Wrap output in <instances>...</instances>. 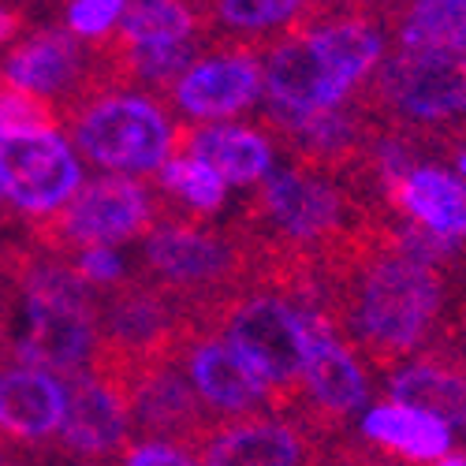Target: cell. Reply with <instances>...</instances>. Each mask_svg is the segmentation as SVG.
Here are the masks:
<instances>
[{
  "label": "cell",
  "instance_id": "obj_28",
  "mask_svg": "<svg viewBox=\"0 0 466 466\" xmlns=\"http://www.w3.org/2000/svg\"><path fill=\"white\" fill-rule=\"evenodd\" d=\"M0 321H8V284L0 277Z\"/></svg>",
  "mask_w": 466,
  "mask_h": 466
},
{
  "label": "cell",
  "instance_id": "obj_7",
  "mask_svg": "<svg viewBox=\"0 0 466 466\" xmlns=\"http://www.w3.org/2000/svg\"><path fill=\"white\" fill-rule=\"evenodd\" d=\"M124 400L131 418V441L172 444L198 459L202 444L220 430L179 362H153L135 370L124 384Z\"/></svg>",
  "mask_w": 466,
  "mask_h": 466
},
{
  "label": "cell",
  "instance_id": "obj_27",
  "mask_svg": "<svg viewBox=\"0 0 466 466\" xmlns=\"http://www.w3.org/2000/svg\"><path fill=\"white\" fill-rule=\"evenodd\" d=\"M430 466H466V448H462V451H448V455L433 459Z\"/></svg>",
  "mask_w": 466,
  "mask_h": 466
},
{
  "label": "cell",
  "instance_id": "obj_6",
  "mask_svg": "<svg viewBox=\"0 0 466 466\" xmlns=\"http://www.w3.org/2000/svg\"><path fill=\"white\" fill-rule=\"evenodd\" d=\"M71 131V146L97 168L153 176L172 153L176 116L149 94L112 90L71 108L64 120Z\"/></svg>",
  "mask_w": 466,
  "mask_h": 466
},
{
  "label": "cell",
  "instance_id": "obj_10",
  "mask_svg": "<svg viewBox=\"0 0 466 466\" xmlns=\"http://www.w3.org/2000/svg\"><path fill=\"white\" fill-rule=\"evenodd\" d=\"M176 362L183 366L187 380L194 384V392H198L202 407L209 410L217 425L254 418V414H273V407H268V384L220 336L190 329L176 351Z\"/></svg>",
  "mask_w": 466,
  "mask_h": 466
},
{
  "label": "cell",
  "instance_id": "obj_8",
  "mask_svg": "<svg viewBox=\"0 0 466 466\" xmlns=\"http://www.w3.org/2000/svg\"><path fill=\"white\" fill-rule=\"evenodd\" d=\"M0 75L8 83L46 97L49 105L56 101L60 120L86 105L90 97H101L97 75H94V53L90 42L75 37L67 26H42L34 30L26 42H19L15 49L5 53L0 60Z\"/></svg>",
  "mask_w": 466,
  "mask_h": 466
},
{
  "label": "cell",
  "instance_id": "obj_13",
  "mask_svg": "<svg viewBox=\"0 0 466 466\" xmlns=\"http://www.w3.org/2000/svg\"><path fill=\"white\" fill-rule=\"evenodd\" d=\"M23 306H26V336L12 343V362L46 370L53 377L90 370L97 347V306H67V302H23Z\"/></svg>",
  "mask_w": 466,
  "mask_h": 466
},
{
  "label": "cell",
  "instance_id": "obj_12",
  "mask_svg": "<svg viewBox=\"0 0 466 466\" xmlns=\"http://www.w3.org/2000/svg\"><path fill=\"white\" fill-rule=\"evenodd\" d=\"M261 94V56L250 53H213L183 71L165 94L168 112L183 124H217L258 105Z\"/></svg>",
  "mask_w": 466,
  "mask_h": 466
},
{
  "label": "cell",
  "instance_id": "obj_30",
  "mask_svg": "<svg viewBox=\"0 0 466 466\" xmlns=\"http://www.w3.org/2000/svg\"><path fill=\"white\" fill-rule=\"evenodd\" d=\"M49 5H67V0H42V8H49Z\"/></svg>",
  "mask_w": 466,
  "mask_h": 466
},
{
  "label": "cell",
  "instance_id": "obj_24",
  "mask_svg": "<svg viewBox=\"0 0 466 466\" xmlns=\"http://www.w3.org/2000/svg\"><path fill=\"white\" fill-rule=\"evenodd\" d=\"M60 127V112L15 83H8L0 75V135L12 131H56Z\"/></svg>",
  "mask_w": 466,
  "mask_h": 466
},
{
  "label": "cell",
  "instance_id": "obj_31",
  "mask_svg": "<svg viewBox=\"0 0 466 466\" xmlns=\"http://www.w3.org/2000/svg\"><path fill=\"white\" fill-rule=\"evenodd\" d=\"M462 277H466V265H462Z\"/></svg>",
  "mask_w": 466,
  "mask_h": 466
},
{
  "label": "cell",
  "instance_id": "obj_16",
  "mask_svg": "<svg viewBox=\"0 0 466 466\" xmlns=\"http://www.w3.org/2000/svg\"><path fill=\"white\" fill-rule=\"evenodd\" d=\"M64 384L34 366L0 362V441L23 448L53 444L64 421Z\"/></svg>",
  "mask_w": 466,
  "mask_h": 466
},
{
  "label": "cell",
  "instance_id": "obj_5",
  "mask_svg": "<svg viewBox=\"0 0 466 466\" xmlns=\"http://www.w3.org/2000/svg\"><path fill=\"white\" fill-rule=\"evenodd\" d=\"M351 101L380 127H444L466 120V64L392 49L355 86Z\"/></svg>",
  "mask_w": 466,
  "mask_h": 466
},
{
  "label": "cell",
  "instance_id": "obj_3",
  "mask_svg": "<svg viewBox=\"0 0 466 466\" xmlns=\"http://www.w3.org/2000/svg\"><path fill=\"white\" fill-rule=\"evenodd\" d=\"M131 268L135 277L198 309L250 284V247L231 224H157Z\"/></svg>",
  "mask_w": 466,
  "mask_h": 466
},
{
  "label": "cell",
  "instance_id": "obj_15",
  "mask_svg": "<svg viewBox=\"0 0 466 466\" xmlns=\"http://www.w3.org/2000/svg\"><path fill=\"white\" fill-rule=\"evenodd\" d=\"M261 86L265 105L288 112H314L343 105L355 90L325 67V60L309 49L302 34L288 30L280 42L261 56Z\"/></svg>",
  "mask_w": 466,
  "mask_h": 466
},
{
  "label": "cell",
  "instance_id": "obj_18",
  "mask_svg": "<svg viewBox=\"0 0 466 466\" xmlns=\"http://www.w3.org/2000/svg\"><path fill=\"white\" fill-rule=\"evenodd\" d=\"M295 34H302L309 49L325 60V67L351 90L384 56V26L373 15H359V12L302 15L295 23Z\"/></svg>",
  "mask_w": 466,
  "mask_h": 466
},
{
  "label": "cell",
  "instance_id": "obj_19",
  "mask_svg": "<svg viewBox=\"0 0 466 466\" xmlns=\"http://www.w3.org/2000/svg\"><path fill=\"white\" fill-rule=\"evenodd\" d=\"M384 209L441 236L466 239V179L437 165H418L384 187Z\"/></svg>",
  "mask_w": 466,
  "mask_h": 466
},
{
  "label": "cell",
  "instance_id": "obj_4",
  "mask_svg": "<svg viewBox=\"0 0 466 466\" xmlns=\"http://www.w3.org/2000/svg\"><path fill=\"white\" fill-rule=\"evenodd\" d=\"M153 228H157V183L153 176H101L79 183V190L60 209L23 220L26 239L56 258L105 250L149 236Z\"/></svg>",
  "mask_w": 466,
  "mask_h": 466
},
{
  "label": "cell",
  "instance_id": "obj_23",
  "mask_svg": "<svg viewBox=\"0 0 466 466\" xmlns=\"http://www.w3.org/2000/svg\"><path fill=\"white\" fill-rule=\"evenodd\" d=\"M153 183L168 202V224H209L228 194V183L194 157H168Z\"/></svg>",
  "mask_w": 466,
  "mask_h": 466
},
{
  "label": "cell",
  "instance_id": "obj_26",
  "mask_svg": "<svg viewBox=\"0 0 466 466\" xmlns=\"http://www.w3.org/2000/svg\"><path fill=\"white\" fill-rule=\"evenodd\" d=\"M26 26V12L23 8H12V5H0V46L12 42V37Z\"/></svg>",
  "mask_w": 466,
  "mask_h": 466
},
{
  "label": "cell",
  "instance_id": "obj_29",
  "mask_svg": "<svg viewBox=\"0 0 466 466\" xmlns=\"http://www.w3.org/2000/svg\"><path fill=\"white\" fill-rule=\"evenodd\" d=\"M8 209V187H5V179H0V213Z\"/></svg>",
  "mask_w": 466,
  "mask_h": 466
},
{
  "label": "cell",
  "instance_id": "obj_17",
  "mask_svg": "<svg viewBox=\"0 0 466 466\" xmlns=\"http://www.w3.org/2000/svg\"><path fill=\"white\" fill-rule=\"evenodd\" d=\"M168 157H194L224 183L250 190L273 172V142L243 124H176Z\"/></svg>",
  "mask_w": 466,
  "mask_h": 466
},
{
  "label": "cell",
  "instance_id": "obj_21",
  "mask_svg": "<svg viewBox=\"0 0 466 466\" xmlns=\"http://www.w3.org/2000/svg\"><path fill=\"white\" fill-rule=\"evenodd\" d=\"M380 23L396 49L441 53L466 64V0H384Z\"/></svg>",
  "mask_w": 466,
  "mask_h": 466
},
{
  "label": "cell",
  "instance_id": "obj_20",
  "mask_svg": "<svg viewBox=\"0 0 466 466\" xmlns=\"http://www.w3.org/2000/svg\"><path fill=\"white\" fill-rule=\"evenodd\" d=\"M388 392L448 425H466V351H425L403 362L388 373Z\"/></svg>",
  "mask_w": 466,
  "mask_h": 466
},
{
  "label": "cell",
  "instance_id": "obj_25",
  "mask_svg": "<svg viewBox=\"0 0 466 466\" xmlns=\"http://www.w3.org/2000/svg\"><path fill=\"white\" fill-rule=\"evenodd\" d=\"M124 8H127V0H67L64 26L75 37H83V42H97V37H105L120 23Z\"/></svg>",
  "mask_w": 466,
  "mask_h": 466
},
{
  "label": "cell",
  "instance_id": "obj_11",
  "mask_svg": "<svg viewBox=\"0 0 466 466\" xmlns=\"http://www.w3.org/2000/svg\"><path fill=\"white\" fill-rule=\"evenodd\" d=\"M64 380V421L53 444H46V451L60 459H116L131 444V418L124 392L94 370L71 373Z\"/></svg>",
  "mask_w": 466,
  "mask_h": 466
},
{
  "label": "cell",
  "instance_id": "obj_22",
  "mask_svg": "<svg viewBox=\"0 0 466 466\" xmlns=\"http://www.w3.org/2000/svg\"><path fill=\"white\" fill-rule=\"evenodd\" d=\"M362 441L392 455L400 466H430L433 459L448 455L451 444V425L437 414H425L407 403H377L362 418Z\"/></svg>",
  "mask_w": 466,
  "mask_h": 466
},
{
  "label": "cell",
  "instance_id": "obj_14",
  "mask_svg": "<svg viewBox=\"0 0 466 466\" xmlns=\"http://www.w3.org/2000/svg\"><path fill=\"white\" fill-rule=\"evenodd\" d=\"M321 441L277 414L224 421L198 451L202 466H321Z\"/></svg>",
  "mask_w": 466,
  "mask_h": 466
},
{
  "label": "cell",
  "instance_id": "obj_1",
  "mask_svg": "<svg viewBox=\"0 0 466 466\" xmlns=\"http://www.w3.org/2000/svg\"><path fill=\"white\" fill-rule=\"evenodd\" d=\"M388 224L392 217L366 220L314 258L339 343L377 373L425 351H466V277L407 258Z\"/></svg>",
  "mask_w": 466,
  "mask_h": 466
},
{
  "label": "cell",
  "instance_id": "obj_9",
  "mask_svg": "<svg viewBox=\"0 0 466 466\" xmlns=\"http://www.w3.org/2000/svg\"><path fill=\"white\" fill-rule=\"evenodd\" d=\"M0 179L8 202L26 220L60 209L83 183V168L56 131H12L0 135Z\"/></svg>",
  "mask_w": 466,
  "mask_h": 466
},
{
  "label": "cell",
  "instance_id": "obj_2",
  "mask_svg": "<svg viewBox=\"0 0 466 466\" xmlns=\"http://www.w3.org/2000/svg\"><path fill=\"white\" fill-rule=\"evenodd\" d=\"M190 325L198 332L220 336L231 351H239L258 377L268 384V407L277 418L302 403L306 370V329L295 306L265 284H247L220 302L190 309Z\"/></svg>",
  "mask_w": 466,
  "mask_h": 466
}]
</instances>
